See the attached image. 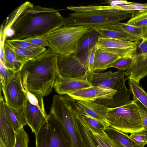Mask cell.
<instances>
[{"mask_svg":"<svg viewBox=\"0 0 147 147\" xmlns=\"http://www.w3.org/2000/svg\"><path fill=\"white\" fill-rule=\"evenodd\" d=\"M142 41L140 43L138 47L141 52V53L147 54V38H143Z\"/></svg>","mask_w":147,"mask_h":147,"instance_id":"cell-44","label":"cell"},{"mask_svg":"<svg viewBox=\"0 0 147 147\" xmlns=\"http://www.w3.org/2000/svg\"><path fill=\"white\" fill-rule=\"evenodd\" d=\"M15 131L16 142L14 147H28L29 137L23 127Z\"/></svg>","mask_w":147,"mask_h":147,"instance_id":"cell-32","label":"cell"},{"mask_svg":"<svg viewBox=\"0 0 147 147\" xmlns=\"http://www.w3.org/2000/svg\"><path fill=\"white\" fill-rule=\"evenodd\" d=\"M8 43L17 57L21 61L25 63L27 62L30 61L28 58L24 55L16 48L15 45L11 43Z\"/></svg>","mask_w":147,"mask_h":147,"instance_id":"cell-42","label":"cell"},{"mask_svg":"<svg viewBox=\"0 0 147 147\" xmlns=\"http://www.w3.org/2000/svg\"><path fill=\"white\" fill-rule=\"evenodd\" d=\"M128 79L124 71L118 70L113 72L111 71L103 73L92 72L90 81L93 86L118 91L125 86Z\"/></svg>","mask_w":147,"mask_h":147,"instance_id":"cell-11","label":"cell"},{"mask_svg":"<svg viewBox=\"0 0 147 147\" xmlns=\"http://www.w3.org/2000/svg\"><path fill=\"white\" fill-rule=\"evenodd\" d=\"M93 71L88 72L83 76L77 78L64 77L59 74L56 78L54 88L59 95H62L92 87L90 78Z\"/></svg>","mask_w":147,"mask_h":147,"instance_id":"cell-12","label":"cell"},{"mask_svg":"<svg viewBox=\"0 0 147 147\" xmlns=\"http://www.w3.org/2000/svg\"><path fill=\"white\" fill-rule=\"evenodd\" d=\"M104 131L111 138L124 147H144L134 140L126 134L109 126L106 127Z\"/></svg>","mask_w":147,"mask_h":147,"instance_id":"cell-21","label":"cell"},{"mask_svg":"<svg viewBox=\"0 0 147 147\" xmlns=\"http://www.w3.org/2000/svg\"><path fill=\"white\" fill-rule=\"evenodd\" d=\"M77 111L76 100L69 95L53 96L50 113L63 126L74 147H85L76 117Z\"/></svg>","mask_w":147,"mask_h":147,"instance_id":"cell-3","label":"cell"},{"mask_svg":"<svg viewBox=\"0 0 147 147\" xmlns=\"http://www.w3.org/2000/svg\"><path fill=\"white\" fill-rule=\"evenodd\" d=\"M83 122L98 147H124L109 137L104 130L95 129Z\"/></svg>","mask_w":147,"mask_h":147,"instance_id":"cell-22","label":"cell"},{"mask_svg":"<svg viewBox=\"0 0 147 147\" xmlns=\"http://www.w3.org/2000/svg\"><path fill=\"white\" fill-rule=\"evenodd\" d=\"M92 26H62L45 36L50 47L59 55L68 56L75 53L81 38L94 29Z\"/></svg>","mask_w":147,"mask_h":147,"instance_id":"cell-4","label":"cell"},{"mask_svg":"<svg viewBox=\"0 0 147 147\" xmlns=\"http://www.w3.org/2000/svg\"><path fill=\"white\" fill-rule=\"evenodd\" d=\"M59 56L49 48L26 63L20 71L24 89L43 97L49 95L59 74Z\"/></svg>","mask_w":147,"mask_h":147,"instance_id":"cell-1","label":"cell"},{"mask_svg":"<svg viewBox=\"0 0 147 147\" xmlns=\"http://www.w3.org/2000/svg\"></svg>","mask_w":147,"mask_h":147,"instance_id":"cell-45","label":"cell"},{"mask_svg":"<svg viewBox=\"0 0 147 147\" xmlns=\"http://www.w3.org/2000/svg\"><path fill=\"white\" fill-rule=\"evenodd\" d=\"M76 104L79 115L93 118L106 127L109 126L106 118L109 109L107 106L92 101L76 100Z\"/></svg>","mask_w":147,"mask_h":147,"instance_id":"cell-14","label":"cell"},{"mask_svg":"<svg viewBox=\"0 0 147 147\" xmlns=\"http://www.w3.org/2000/svg\"><path fill=\"white\" fill-rule=\"evenodd\" d=\"M94 30L97 32L100 36L105 38L132 42H138L141 40L139 38L134 36L123 31L104 28L95 27Z\"/></svg>","mask_w":147,"mask_h":147,"instance_id":"cell-23","label":"cell"},{"mask_svg":"<svg viewBox=\"0 0 147 147\" xmlns=\"http://www.w3.org/2000/svg\"><path fill=\"white\" fill-rule=\"evenodd\" d=\"M6 41L8 43L16 46L32 50L40 51L43 52L47 50L45 47L38 46L32 45L23 40L22 39H12L7 40Z\"/></svg>","mask_w":147,"mask_h":147,"instance_id":"cell-34","label":"cell"},{"mask_svg":"<svg viewBox=\"0 0 147 147\" xmlns=\"http://www.w3.org/2000/svg\"><path fill=\"white\" fill-rule=\"evenodd\" d=\"M132 58V62L125 75L128 80L140 83L141 79L147 75V54L136 53Z\"/></svg>","mask_w":147,"mask_h":147,"instance_id":"cell-16","label":"cell"},{"mask_svg":"<svg viewBox=\"0 0 147 147\" xmlns=\"http://www.w3.org/2000/svg\"><path fill=\"white\" fill-rule=\"evenodd\" d=\"M129 137L140 145L144 146L147 144V136L144 129L131 133Z\"/></svg>","mask_w":147,"mask_h":147,"instance_id":"cell-40","label":"cell"},{"mask_svg":"<svg viewBox=\"0 0 147 147\" xmlns=\"http://www.w3.org/2000/svg\"><path fill=\"white\" fill-rule=\"evenodd\" d=\"M127 12L105 9L81 12H74L69 16L63 18V26L69 27L81 26L103 27L117 24L122 20L131 18Z\"/></svg>","mask_w":147,"mask_h":147,"instance_id":"cell-5","label":"cell"},{"mask_svg":"<svg viewBox=\"0 0 147 147\" xmlns=\"http://www.w3.org/2000/svg\"><path fill=\"white\" fill-rule=\"evenodd\" d=\"M14 71L7 68L3 63L0 62V76L1 84L5 87L11 80L16 73Z\"/></svg>","mask_w":147,"mask_h":147,"instance_id":"cell-33","label":"cell"},{"mask_svg":"<svg viewBox=\"0 0 147 147\" xmlns=\"http://www.w3.org/2000/svg\"><path fill=\"white\" fill-rule=\"evenodd\" d=\"M15 142V129L8 120L0 115V147H14Z\"/></svg>","mask_w":147,"mask_h":147,"instance_id":"cell-18","label":"cell"},{"mask_svg":"<svg viewBox=\"0 0 147 147\" xmlns=\"http://www.w3.org/2000/svg\"><path fill=\"white\" fill-rule=\"evenodd\" d=\"M5 114L2 116L10 123L15 131L27 125L23 108L16 109L9 106L5 102Z\"/></svg>","mask_w":147,"mask_h":147,"instance_id":"cell-20","label":"cell"},{"mask_svg":"<svg viewBox=\"0 0 147 147\" xmlns=\"http://www.w3.org/2000/svg\"><path fill=\"white\" fill-rule=\"evenodd\" d=\"M106 118L109 126L124 133L131 134L144 129L139 111L133 100L122 106L109 108Z\"/></svg>","mask_w":147,"mask_h":147,"instance_id":"cell-7","label":"cell"},{"mask_svg":"<svg viewBox=\"0 0 147 147\" xmlns=\"http://www.w3.org/2000/svg\"><path fill=\"white\" fill-rule=\"evenodd\" d=\"M129 90L133 94V100H137L147 109V92L138 83L132 80H128Z\"/></svg>","mask_w":147,"mask_h":147,"instance_id":"cell-26","label":"cell"},{"mask_svg":"<svg viewBox=\"0 0 147 147\" xmlns=\"http://www.w3.org/2000/svg\"><path fill=\"white\" fill-rule=\"evenodd\" d=\"M138 42L99 36L96 48L115 54L120 57H132L136 54Z\"/></svg>","mask_w":147,"mask_h":147,"instance_id":"cell-10","label":"cell"},{"mask_svg":"<svg viewBox=\"0 0 147 147\" xmlns=\"http://www.w3.org/2000/svg\"><path fill=\"white\" fill-rule=\"evenodd\" d=\"M106 3L109 4L111 6L114 5H127L131 4L133 2L127 1L126 0H109L106 1Z\"/></svg>","mask_w":147,"mask_h":147,"instance_id":"cell-43","label":"cell"},{"mask_svg":"<svg viewBox=\"0 0 147 147\" xmlns=\"http://www.w3.org/2000/svg\"><path fill=\"white\" fill-rule=\"evenodd\" d=\"M117 10L125 11L131 14V16L143 12L147 11V3H134L130 5H114Z\"/></svg>","mask_w":147,"mask_h":147,"instance_id":"cell-29","label":"cell"},{"mask_svg":"<svg viewBox=\"0 0 147 147\" xmlns=\"http://www.w3.org/2000/svg\"><path fill=\"white\" fill-rule=\"evenodd\" d=\"M32 4L30 2L27 1L15 9L11 14L10 17L7 19L5 26L3 27V32L7 29L11 28L21 14Z\"/></svg>","mask_w":147,"mask_h":147,"instance_id":"cell-31","label":"cell"},{"mask_svg":"<svg viewBox=\"0 0 147 147\" xmlns=\"http://www.w3.org/2000/svg\"><path fill=\"white\" fill-rule=\"evenodd\" d=\"M127 23L132 26L141 28L143 32V38H147V11L131 16Z\"/></svg>","mask_w":147,"mask_h":147,"instance_id":"cell-28","label":"cell"},{"mask_svg":"<svg viewBox=\"0 0 147 147\" xmlns=\"http://www.w3.org/2000/svg\"><path fill=\"white\" fill-rule=\"evenodd\" d=\"M1 86L5 103L16 109L23 108L27 98L23 86L20 71L15 74L5 87Z\"/></svg>","mask_w":147,"mask_h":147,"instance_id":"cell-9","label":"cell"},{"mask_svg":"<svg viewBox=\"0 0 147 147\" xmlns=\"http://www.w3.org/2000/svg\"><path fill=\"white\" fill-rule=\"evenodd\" d=\"M4 48L5 54L4 65L7 68L15 72L20 71L25 63L18 59L6 41L5 43Z\"/></svg>","mask_w":147,"mask_h":147,"instance_id":"cell-24","label":"cell"},{"mask_svg":"<svg viewBox=\"0 0 147 147\" xmlns=\"http://www.w3.org/2000/svg\"><path fill=\"white\" fill-rule=\"evenodd\" d=\"M23 111L28 125L35 134L47 117V115L37 106L31 104L28 99L23 107Z\"/></svg>","mask_w":147,"mask_h":147,"instance_id":"cell-15","label":"cell"},{"mask_svg":"<svg viewBox=\"0 0 147 147\" xmlns=\"http://www.w3.org/2000/svg\"><path fill=\"white\" fill-rule=\"evenodd\" d=\"M22 40L37 46L50 47L49 44L46 40L45 36H34L26 38Z\"/></svg>","mask_w":147,"mask_h":147,"instance_id":"cell-38","label":"cell"},{"mask_svg":"<svg viewBox=\"0 0 147 147\" xmlns=\"http://www.w3.org/2000/svg\"><path fill=\"white\" fill-rule=\"evenodd\" d=\"M81 134L85 147H98L89 131L85 126L78 114L76 115Z\"/></svg>","mask_w":147,"mask_h":147,"instance_id":"cell-30","label":"cell"},{"mask_svg":"<svg viewBox=\"0 0 147 147\" xmlns=\"http://www.w3.org/2000/svg\"><path fill=\"white\" fill-rule=\"evenodd\" d=\"M112 99H99L94 101L96 103L105 105L109 108H114L122 106L132 102L130 99L131 94L126 86L121 89L117 91Z\"/></svg>","mask_w":147,"mask_h":147,"instance_id":"cell-19","label":"cell"},{"mask_svg":"<svg viewBox=\"0 0 147 147\" xmlns=\"http://www.w3.org/2000/svg\"><path fill=\"white\" fill-rule=\"evenodd\" d=\"M117 92L114 90L92 86L67 94L76 100L94 102L99 99H112Z\"/></svg>","mask_w":147,"mask_h":147,"instance_id":"cell-13","label":"cell"},{"mask_svg":"<svg viewBox=\"0 0 147 147\" xmlns=\"http://www.w3.org/2000/svg\"><path fill=\"white\" fill-rule=\"evenodd\" d=\"M79 115L83 122L93 128L97 130H104L106 127L101 123L93 118L86 115Z\"/></svg>","mask_w":147,"mask_h":147,"instance_id":"cell-37","label":"cell"},{"mask_svg":"<svg viewBox=\"0 0 147 147\" xmlns=\"http://www.w3.org/2000/svg\"><path fill=\"white\" fill-rule=\"evenodd\" d=\"M120 58L115 54L96 48L92 71L105 70Z\"/></svg>","mask_w":147,"mask_h":147,"instance_id":"cell-17","label":"cell"},{"mask_svg":"<svg viewBox=\"0 0 147 147\" xmlns=\"http://www.w3.org/2000/svg\"><path fill=\"white\" fill-rule=\"evenodd\" d=\"M27 99L32 104L37 106L44 113H46L44 108L43 97L40 94L32 93L27 90L24 89Z\"/></svg>","mask_w":147,"mask_h":147,"instance_id":"cell-35","label":"cell"},{"mask_svg":"<svg viewBox=\"0 0 147 147\" xmlns=\"http://www.w3.org/2000/svg\"><path fill=\"white\" fill-rule=\"evenodd\" d=\"M35 134L36 147H74L63 126L51 113Z\"/></svg>","mask_w":147,"mask_h":147,"instance_id":"cell-6","label":"cell"},{"mask_svg":"<svg viewBox=\"0 0 147 147\" xmlns=\"http://www.w3.org/2000/svg\"><path fill=\"white\" fill-rule=\"evenodd\" d=\"M63 18L54 9L33 4L20 15L11 28L13 39H23L36 36H45L63 25Z\"/></svg>","mask_w":147,"mask_h":147,"instance_id":"cell-2","label":"cell"},{"mask_svg":"<svg viewBox=\"0 0 147 147\" xmlns=\"http://www.w3.org/2000/svg\"><path fill=\"white\" fill-rule=\"evenodd\" d=\"M100 36L94 29L86 33L80 40L75 53L82 54L90 49L97 44L98 37Z\"/></svg>","mask_w":147,"mask_h":147,"instance_id":"cell-25","label":"cell"},{"mask_svg":"<svg viewBox=\"0 0 147 147\" xmlns=\"http://www.w3.org/2000/svg\"><path fill=\"white\" fill-rule=\"evenodd\" d=\"M91 48L81 54L74 53L68 56L59 55L58 66L60 75L67 77L77 78L93 71L89 62Z\"/></svg>","mask_w":147,"mask_h":147,"instance_id":"cell-8","label":"cell"},{"mask_svg":"<svg viewBox=\"0 0 147 147\" xmlns=\"http://www.w3.org/2000/svg\"><path fill=\"white\" fill-rule=\"evenodd\" d=\"M15 46L20 51L28 58L30 60L35 58L43 52L40 51L32 50Z\"/></svg>","mask_w":147,"mask_h":147,"instance_id":"cell-41","label":"cell"},{"mask_svg":"<svg viewBox=\"0 0 147 147\" xmlns=\"http://www.w3.org/2000/svg\"><path fill=\"white\" fill-rule=\"evenodd\" d=\"M104 28L123 31L141 39L143 37V31L141 28L132 26L127 23L119 22L107 26Z\"/></svg>","mask_w":147,"mask_h":147,"instance_id":"cell-27","label":"cell"},{"mask_svg":"<svg viewBox=\"0 0 147 147\" xmlns=\"http://www.w3.org/2000/svg\"><path fill=\"white\" fill-rule=\"evenodd\" d=\"M133 100L137 106L141 117L143 129L145 131L147 136V109L138 100Z\"/></svg>","mask_w":147,"mask_h":147,"instance_id":"cell-39","label":"cell"},{"mask_svg":"<svg viewBox=\"0 0 147 147\" xmlns=\"http://www.w3.org/2000/svg\"><path fill=\"white\" fill-rule=\"evenodd\" d=\"M132 57H120L111 65L109 68H116L118 70L123 71L127 70L129 68L132 62Z\"/></svg>","mask_w":147,"mask_h":147,"instance_id":"cell-36","label":"cell"}]
</instances>
